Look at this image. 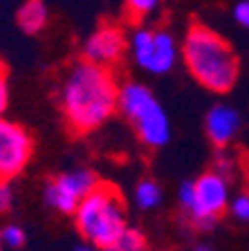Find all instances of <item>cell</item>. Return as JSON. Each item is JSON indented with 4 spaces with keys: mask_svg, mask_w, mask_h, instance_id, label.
Wrapping results in <instances>:
<instances>
[{
    "mask_svg": "<svg viewBox=\"0 0 249 251\" xmlns=\"http://www.w3.org/2000/svg\"><path fill=\"white\" fill-rule=\"evenodd\" d=\"M119 110L135 126V132L148 148H162L171 139V124L155 94L141 83L119 88Z\"/></svg>",
    "mask_w": 249,
    "mask_h": 251,
    "instance_id": "obj_4",
    "label": "cell"
},
{
    "mask_svg": "<svg viewBox=\"0 0 249 251\" xmlns=\"http://www.w3.org/2000/svg\"><path fill=\"white\" fill-rule=\"evenodd\" d=\"M231 213H234L238 220L247 222L249 220V193H240L238 198L231 202Z\"/></svg>",
    "mask_w": 249,
    "mask_h": 251,
    "instance_id": "obj_17",
    "label": "cell"
},
{
    "mask_svg": "<svg viewBox=\"0 0 249 251\" xmlns=\"http://www.w3.org/2000/svg\"><path fill=\"white\" fill-rule=\"evenodd\" d=\"M0 72H2V61H0Z\"/></svg>",
    "mask_w": 249,
    "mask_h": 251,
    "instance_id": "obj_25",
    "label": "cell"
},
{
    "mask_svg": "<svg viewBox=\"0 0 249 251\" xmlns=\"http://www.w3.org/2000/svg\"><path fill=\"white\" fill-rule=\"evenodd\" d=\"M229 204V179L218 171L204 173L195 179V202L189 209L193 225L200 229H211L218 215Z\"/></svg>",
    "mask_w": 249,
    "mask_h": 251,
    "instance_id": "obj_5",
    "label": "cell"
},
{
    "mask_svg": "<svg viewBox=\"0 0 249 251\" xmlns=\"http://www.w3.org/2000/svg\"><path fill=\"white\" fill-rule=\"evenodd\" d=\"M177 58L175 41L168 31H155V52L148 63V72L153 74H166L173 68V63Z\"/></svg>",
    "mask_w": 249,
    "mask_h": 251,
    "instance_id": "obj_10",
    "label": "cell"
},
{
    "mask_svg": "<svg viewBox=\"0 0 249 251\" xmlns=\"http://www.w3.org/2000/svg\"><path fill=\"white\" fill-rule=\"evenodd\" d=\"M18 23L27 34H36L45 27L47 23V9L43 5V0H27L23 9L18 11Z\"/></svg>",
    "mask_w": 249,
    "mask_h": 251,
    "instance_id": "obj_11",
    "label": "cell"
},
{
    "mask_svg": "<svg viewBox=\"0 0 249 251\" xmlns=\"http://www.w3.org/2000/svg\"><path fill=\"white\" fill-rule=\"evenodd\" d=\"M182 58L197 83L216 94L229 92L238 78L236 52L222 36L204 25H193L189 29L182 45Z\"/></svg>",
    "mask_w": 249,
    "mask_h": 251,
    "instance_id": "obj_2",
    "label": "cell"
},
{
    "mask_svg": "<svg viewBox=\"0 0 249 251\" xmlns=\"http://www.w3.org/2000/svg\"><path fill=\"white\" fill-rule=\"evenodd\" d=\"M61 108L68 128L77 135L104 126L119 110V85L110 68L85 58L74 63L63 76Z\"/></svg>",
    "mask_w": 249,
    "mask_h": 251,
    "instance_id": "obj_1",
    "label": "cell"
},
{
    "mask_svg": "<svg viewBox=\"0 0 249 251\" xmlns=\"http://www.w3.org/2000/svg\"><path fill=\"white\" fill-rule=\"evenodd\" d=\"M97 177L92 171L79 168V171H70L58 175L54 182L45 186V202L47 206L56 209L58 213H74L85 195L97 188Z\"/></svg>",
    "mask_w": 249,
    "mask_h": 251,
    "instance_id": "obj_7",
    "label": "cell"
},
{
    "mask_svg": "<svg viewBox=\"0 0 249 251\" xmlns=\"http://www.w3.org/2000/svg\"><path fill=\"white\" fill-rule=\"evenodd\" d=\"M104 251H146V238L137 229H126L124 233L108 245Z\"/></svg>",
    "mask_w": 249,
    "mask_h": 251,
    "instance_id": "obj_14",
    "label": "cell"
},
{
    "mask_svg": "<svg viewBox=\"0 0 249 251\" xmlns=\"http://www.w3.org/2000/svg\"><path fill=\"white\" fill-rule=\"evenodd\" d=\"M126 50V41L119 27L106 25L97 29L83 45V58L104 68H112Z\"/></svg>",
    "mask_w": 249,
    "mask_h": 251,
    "instance_id": "obj_8",
    "label": "cell"
},
{
    "mask_svg": "<svg viewBox=\"0 0 249 251\" xmlns=\"http://www.w3.org/2000/svg\"><path fill=\"white\" fill-rule=\"evenodd\" d=\"M11 200H14V195H11L9 184H7L5 179H0V213H5V211H9Z\"/></svg>",
    "mask_w": 249,
    "mask_h": 251,
    "instance_id": "obj_19",
    "label": "cell"
},
{
    "mask_svg": "<svg viewBox=\"0 0 249 251\" xmlns=\"http://www.w3.org/2000/svg\"><path fill=\"white\" fill-rule=\"evenodd\" d=\"M0 231H2V229H0ZM0 247H2V233H0Z\"/></svg>",
    "mask_w": 249,
    "mask_h": 251,
    "instance_id": "obj_24",
    "label": "cell"
},
{
    "mask_svg": "<svg viewBox=\"0 0 249 251\" xmlns=\"http://www.w3.org/2000/svg\"><path fill=\"white\" fill-rule=\"evenodd\" d=\"M180 202L187 211L193 206V202H195V182H184L180 186Z\"/></svg>",
    "mask_w": 249,
    "mask_h": 251,
    "instance_id": "obj_18",
    "label": "cell"
},
{
    "mask_svg": "<svg viewBox=\"0 0 249 251\" xmlns=\"http://www.w3.org/2000/svg\"><path fill=\"white\" fill-rule=\"evenodd\" d=\"M195 251H213V249H211L209 245H197V247H195Z\"/></svg>",
    "mask_w": 249,
    "mask_h": 251,
    "instance_id": "obj_23",
    "label": "cell"
},
{
    "mask_svg": "<svg viewBox=\"0 0 249 251\" xmlns=\"http://www.w3.org/2000/svg\"><path fill=\"white\" fill-rule=\"evenodd\" d=\"M135 202L139 209L151 211L162 204V188L153 179H141L135 188Z\"/></svg>",
    "mask_w": 249,
    "mask_h": 251,
    "instance_id": "obj_13",
    "label": "cell"
},
{
    "mask_svg": "<svg viewBox=\"0 0 249 251\" xmlns=\"http://www.w3.org/2000/svg\"><path fill=\"white\" fill-rule=\"evenodd\" d=\"M34 141L23 126L0 117V179H14L25 171Z\"/></svg>",
    "mask_w": 249,
    "mask_h": 251,
    "instance_id": "obj_6",
    "label": "cell"
},
{
    "mask_svg": "<svg viewBox=\"0 0 249 251\" xmlns=\"http://www.w3.org/2000/svg\"><path fill=\"white\" fill-rule=\"evenodd\" d=\"M207 135L218 148L229 146L240 130V115L231 105H213L207 115Z\"/></svg>",
    "mask_w": 249,
    "mask_h": 251,
    "instance_id": "obj_9",
    "label": "cell"
},
{
    "mask_svg": "<svg viewBox=\"0 0 249 251\" xmlns=\"http://www.w3.org/2000/svg\"><path fill=\"white\" fill-rule=\"evenodd\" d=\"M0 233H2V245L9 247V249H18L25 242V231L16 225H7Z\"/></svg>",
    "mask_w": 249,
    "mask_h": 251,
    "instance_id": "obj_15",
    "label": "cell"
},
{
    "mask_svg": "<svg viewBox=\"0 0 249 251\" xmlns=\"http://www.w3.org/2000/svg\"><path fill=\"white\" fill-rule=\"evenodd\" d=\"M99 247H94V245H85V247H79L77 251H97Z\"/></svg>",
    "mask_w": 249,
    "mask_h": 251,
    "instance_id": "obj_22",
    "label": "cell"
},
{
    "mask_svg": "<svg viewBox=\"0 0 249 251\" xmlns=\"http://www.w3.org/2000/svg\"><path fill=\"white\" fill-rule=\"evenodd\" d=\"M128 14L133 18H144L146 14H151L157 7V0H128Z\"/></svg>",
    "mask_w": 249,
    "mask_h": 251,
    "instance_id": "obj_16",
    "label": "cell"
},
{
    "mask_svg": "<svg viewBox=\"0 0 249 251\" xmlns=\"http://www.w3.org/2000/svg\"><path fill=\"white\" fill-rule=\"evenodd\" d=\"M130 47H133V56H135L137 65L148 70V63L155 52V31L148 29H137L130 38Z\"/></svg>",
    "mask_w": 249,
    "mask_h": 251,
    "instance_id": "obj_12",
    "label": "cell"
},
{
    "mask_svg": "<svg viewBox=\"0 0 249 251\" xmlns=\"http://www.w3.org/2000/svg\"><path fill=\"white\" fill-rule=\"evenodd\" d=\"M5 108H7V83L2 72H0V115L5 112Z\"/></svg>",
    "mask_w": 249,
    "mask_h": 251,
    "instance_id": "obj_21",
    "label": "cell"
},
{
    "mask_svg": "<svg viewBox=\"0 0 249 251\" xmlns=\"http://www.w3.org/2000/svg\"><path fill=\"white\" fill-rule=\"evenodd\" d=\"M74 222L90 245L106 249L128 229L124 198L112 184H97V188L79 202Z\"/></svg>",
    "mask_w": 249,
    "mask_h": 251,
    "instance_id": "obj_3",
    "label": "cell"
},
{
    "mask_svg": "<svg viewBox=\"0 0 249 251\" xmlns=\"http://www.w3.org/2000/svg\"><path fill=\"white\" fill-rule=\"evenodd\" d=\"M234 16H236V21H238L240 25L249 27V0H243V2H238V5H236Z\"/></svg>",
    "mask_w": 249,
    "mask_h": 251,
    "instance_id": "obj_20",
    "label": "cell"
}]
</instances>
